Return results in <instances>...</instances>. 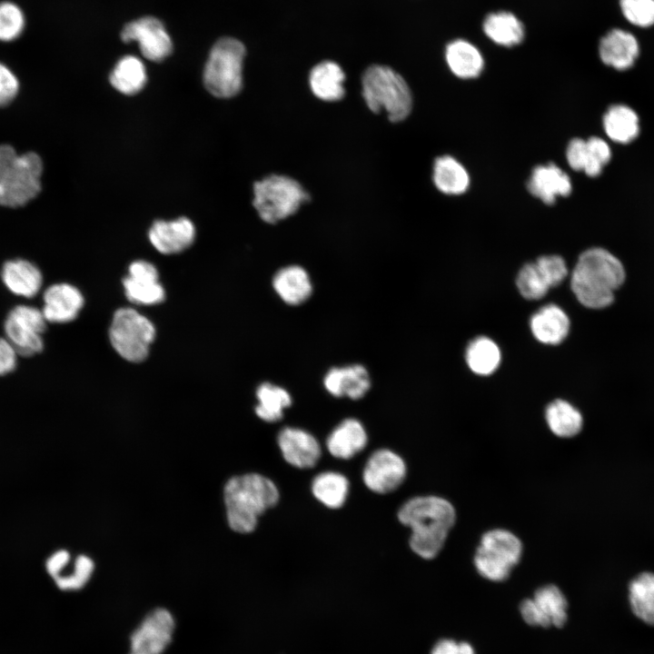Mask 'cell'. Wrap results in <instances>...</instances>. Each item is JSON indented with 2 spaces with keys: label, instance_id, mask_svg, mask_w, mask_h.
Segmentation results:
<instances>
[{
  "label": "cell",
  "instance_id": "obj_1",
  "mask_svg": "<svg viewBox=\"0 0 654 654\" xmlns=\"http://www.w3.org/2000/svg\"><path fill=\"white\" fill-rule=\"evenodd\" d=\"M399 520L411 530L409 544L425 560L435 558L442 550L456 521L453 505L439 496H417L408 500L398 511Z\"/></svg>",
  "mask_w": 654,
  "mask_h": 654
},
{
  "label": "cell",
  "instance_id": "obj_2",
  "mask_svg": "<svg viewBox=\"0 0 654 654\" xmlns=\"http://www.w3.org/2000/svg\"><path fill=\"white\" fill-rule=\"evenodd\" d=\"M624 279V268L613 254L602 248H590L580 255L570 287L582 305L602 309L613 302L614 292Z\"/></svg>",
  "mask_w": 654,
  "mask_h": 654
},
{
  "label": "cell",
  "instance_id": "obj_3",
  "mask_svg": "<svg viewBox=\"0 0 654 654\" xmlns=\"http://www.w3.org/2000/svg\"><path fill=\"white\" fill-rule=\"evenodd\" d=\"M279 500L275 484L268 478L248 473L231 478L224 487V502L230 528L239 533L254 530L257 519Z\"/></svg>",
  "mask_w": 654,
  "mask_h": 654
},
{
  "label": "cell",
  "instance_id": "obj_4",
  "mask_svg": "<svg viewBox=\"0 0 654 654\" xmlns=\"http://www.w3.org/2000/svg\"><path fill=\"white\" fill-rule=\"evenodd\" d=\"M43 163L33 152L17 154L0 145V205L16 208L28 203L41 191Z\"/></svg>",
  "mask_w": 654,
  "mask_h": 654
},
{
  "label": "cell",
  "instance_id": "obj_5",
  "mask_svg": "<svg viewBox=\"0 0 654 654\" xmlns=\"http://www.w3.org/2000/svg\"><path fill=\"white\" fill-rule=\"evenodd\" d=\"M362 96L372 112L386 111L391 122L404 120L411 111L412 97L407 83L385 65L374 64L366 69L362 75Z\"/></svg>",
  "mask_w": 654,
  "mask_h": 654
},
{
  "label": "cell",
  "instance_id": "obj_6",
  "mask_svg": "<svg viewBox=\"0 0 654 654\" xmlns=\"http://www.w3.org/2000/svg\"><path fill=\"white\" fill-rule=\"evenodd\" d=\"M245 47L232 37L219 39L213 46L203 70L207 91L218 98L236 95L243 86Z\"/></svg>",
  "mask_w": 654,
  "mask_h": 654
},
{
  "label": "cell",
  "instance_id": "obj_7",
  "mask_svg": "<svg viewBox=\"0 0 654 654\" xmlns=\"http://www.w3.org/2000/svg\"><path fill=\"white\" fill-rule=\"evenodd\" d=\"M522 552V542L514 533L504 529H494L481 536L473 564L484 579L501 582L510 577L520 562Z\"/></svg>",
  "mask_w": 654,
  "mask_h": 654
},
{
  "label": "cell",
  "instance_id": "obj_8",
  "mask_svg": "<svg viewBox=\"0 0 654 654\" xmlns=\"http://www.w3.org/2000/svg\"><path fill=\"white\" fill-rule=\"evenodd\" d=\"M253 206L262 220L275 223L297 212L310 199L300 183L284 175H270L253 186Z\"/></svg>",
  "mask_w": 654,
  "mask_h": 654
},
{
  "label": "cell",
  "instance_id": "obj_9",
  "mask_svg": "<svg viewBox=\"0 0 654 654\" xmlns=\"http://www.w3.org/2000/svg\"><path fill=\"white\" fill-rule=\"evenodd\" d=\"M155 336L154 324L132 308H121L113 317L109 337L118 354L132 362H143Z\"/></svg>",
  "mask_w": 654,
  "mask_h": 654
},
{
  "label": "cell",
  "instance_id": "obj_10",
  "mask_svg": "<svg viewBox=\"0 0 654 654\" xmlns=\"http://www.w3.org/2000/svg\"><path fill=\"white\" fill-rule=\"evenodd\" d=\"M46 322L42 310L30 305H17L8 312L5 320V338L18 355L34 356L44 349L43 334Z\"/></svg>",
  "mask_w": 654,
  "mask_h": 654
},
{
  "label": "cell",
  "instance_id": "obj_11",
  "mask_svg": "<svg viewBox=\"0 0 654 654\" xmlns=\"http://www.w3.org/2000/svg\"><path fill=\"white\" fill-rule=\"evenodd\" d=\"M522 619L530 626L562 628L568 619V601L559 587L547 584L538 588L532 598L519 607Z\"/></svg>",
  "mask_w": 654,
  "mask_h": 654
},
{
  "label": "cell",
  "instance_id": "obj_12",
  "mask_svg": "<svg viewBox=\"0 0 654 654\" xmlns=\"http://www.w3.org/2000/svg\"><path fill=\"white\" fill-rule=\"evenodd\" d=\"M174 619L166 609L149 612L130 637L128 654H162L172 641Z\"/></svg>",
  "mask_w": 654,
  "mask_h": 654
},
{
  "label": "cell",
  "instance_id": "obj_13",
  "mask_svg": "<svg viewBox=\"0 0 654 654\" xmlns=\"http://www.w3.org/2000/svg\"><path fill=\"white\" fill-rule=\"evenodd\" d=\"M121 38L125 43L137 41L143 55L154 62L163 61L173 51L172 40L163 23L153 16L126 24L121 32Z\"/></svg>",
  "mask_w": 654,
  "mask_h": 654
},
{
  "label": "cell",
  "instance_id": "obj_14",
  "mask_svg": "<svg viewBox=\"0 0 654 654\" xmlns=\"http://www.w3.org/2000/svg\"><path fill=\"white\" fill-rule=\"evenodd\" d=\"M406 464L402 458L390 450H378L368 459L363 470V481L373 492L385 494L395 490L405 480Z\"/></svg>",
  "mask_w": 654,
  "mask_h": 654
},
{
  "label": "cell",
  "instance_id": "obj_15",
  "mask_svg": "<svg viewBox=\"0 0 654 654\" xmlns=\"http://www.w3.org/2000/svg\"><path fill=\"white\" fill-rule=\"evenodd\" d=\"M154 265L146 261H135L129 267V274L124 279L127 299L143 305L160 303L165 297L164 290L158 281Z\"/></svg>",
  "mask_w": 654,
  "mask_h": 654
},
{
  "label": "cell",
  "instance_id": "obj_16",
  "mask_svg": "<svg viewBox=\"0 0 654 654\" xmlns=\"http://www.w3.org/2000/svg\"><path fill=\"white\" fill-rule=\"evenodd\" d=\"M277 442L284 460L300 469L312 468L321 456L317 440L309 432L292 427L283 428Z\"/></svg>",
  "mask_w": 654,
  "mask_h": 654
},
{
  "label": "cell",
  "instance_id": "obj_17",
  "mask_svg": "<svg viewBox=\"0 0 654 654\" xmlns=\"http://www.w3.org/2000/svg\"><path fill=\"white\" fill-rule=\"evenodd\" d=\"M42 312L47 322L74 321L84 305L81 292L69 283H55L45 289Z\"/></svg>",
  "mask_w": 654,
  "mask_h": 654
},
{
  "label": "cell",
  "instance_id": "obj_18",
  "mask_svg": "<svg viewBox=\"0 0 654 654\" xmlns=\"http://www.w3.org/2000/svg\"><path fill=\"white\" fill-rule=\"evenodd\" d=\"M153 246L164 254H173L187 249L194 241L195 228L185 217L174 221H156L149 230Z\"/></svg>",
  "mask_w": 654,
  "mask_h": 654
},
{
  "label": "cell",
  "instance_id": "obj_19",
  "mask_svg": "<svg viewBox=\"0 0 654 654\" xmlns=\"http://www.w3.org/2000/svg\"><path fill=\"white\" fill-rule=\"evenodd\" d=\"M527 188L544 203L553 204L558 196H568L572 185L569 175L555 164L550 163L532 170Z\"/></svg>",
  "mask_w": 654,
  "mask_h": 654
},
{
  "label": "cell",
  "instance_id": "obj_20",
  "mask_svg": "<svg viewBox=\"0 0 654 654\" xmlns=\"http://www.w3.org/2000/svg\"><path fill=\"white\" fill-rule=\"evenodd\" d=\"M323 385L335 397L359 400L369 391L371 381L364 366L352 364L330 369L324 376Z\"/></svg>",
  "mask_w": 654,
  "mask_h": 654
},
{
  "label": "cell",
  "instance_id": "obj_21",
  "mask_svg": "<svg viewBox=\"0 0 654 654\" xmlns=\"http://www.w3.org/2000/svg\"><path fill=\"white\" fill-rule=\"evenodd\" d=\"M639 53L635 36L621 29H612L600 40L599 54L601 61L617 70L631 67Z\"/></svg>",
  "mask_w": 654,
  "mask_h": 654
},
{
  "label": "cell",
  "instance_id": "obj_22",
  "mask_svg": "<svg viewBox=\"0 0 654 654\" xmlns=\"http://www.w3.org/2000/svg\"><path fill=\"white\" fill-rule=\"evenodd\" d=\"M1 279L12 293L25 298L35 296L43 284L40 269L24 259L5 262L1 270Z\"/></svg>",
  "mask_w": 654,
  "mask_h": 654
},
{
  "label": "cell",
  "instance_id": "obj_23",
  "mask_svg": "<svg viewBox=\"0 0 654 654\" xmlns=\"http://www.w3.org/2000/svg\"><path fill=\"white\" fill-rule=\"evenodd\" d=\"M530 330L539 342L550 345L559 344L569 333L570 320L559 306L548 304L532 315Z\"/></svg>",
  "mask_w": 654,
  "mask_h": 654
},
{
  "label": "cell",
  "instance_id": "obj_24",
  "mask_svg": "<svg viewBox=\"0 0 654 654\" xmlns=\"http://www.w3.org/2000/svg\"><path fill=\"white\" fill-rule=\"evenodd\" d=\"M272 286L279 297L290 305L302 304L312 292L308 272L298 265L280 269L273 276Z\"/></svg>",
  "mask_w": 654,
  "mask_h": 654
},
{
  "label": "cell",
  "instance_id": "obj_25",
  "mask_svg": "<svg viewBox=\"0 0 654 654\" xmlns=\"http://www.w3.org/2000/svg\"><path fill=\"white\" fill-rule=\"evenodd\" d=\"M445 60L451 73L461 79L478 77L484 67L480 50L464 39H456L447 45Z\"/></svg>",
  "mask_w": 654,
  "mask_h": 654
},
{
  "label": "cell",
  "instance_id": "obj_26",
  "mask_svg": "<svg viewBox=\"0 0 654 654\" xmlns=\"http://www.w3.org/2000/svg\"><path fill=\"white\" fill-rule=\"evenodd\" d=\"M367 444L362 424L355 419L342 421L329 435L326 445L329 452L339 459H350Z\"/></svg>",
  "mask_w": 654,
  "mask_h": 654
},
{
  "label": "cell",
  "instance_id": "obj_27",
  "mask_svg": "<svg viewBox=\"0 0 654 654\" xmlns=\"http://www.w3.org/2000/svg\"><path fill=\"white\" fill-rule=\"evenodd\" d=\"M344 72L332 61H324L316 64L309 76L310 86L314 95L328 102L338 101L344 96Z\"/></svg>",
  "mask_w": 654,
  "mask_h": 654
},
{
  "label": "cell",
  "instance_id": "obj_28",
  "mask_svg": "<svg viewBox=\"0 0 654 654\" xmlns=\"http://www.w3.org/2000/svg\"><path fill=\"white\" fill-rule=\"evenodd\" d=\"M482 29L488 38L505 47L520 44L525 35L522 22L508 11L489 14L483 21Z\"/></svg>",
  "mask_w": 654,
  "mask_h": 654
},
{
  "label": "cell",
  "instance_id": "obj_29",
  "mask_svg": "<svg viewBox=\"0 0 654 654\" xmlns=\"http://www.w3.org/2000/svg\"><path fill=\"white\" fill-rule=\"evenodd\" d=\"M432 179L437 189L446 194H461L466 192L470 184L469 173L465 167L450 155L435 159Z\"/></svg>",
  "mask_w": 654,
  "mask_h": 654
},
{
  "label": "cell",
  "instance_id": "obj_30",
  "mask_svg": "<svg viewBox=\"0 0 654 654\" xmlns=\"http://www.w3.org/2000/svg\"><path fill=\"white\" fill-rule=\"evenodd\" d=\"M629 604L635 617L654 626V573L643 572L629 584Z\"/></svg>",
  "mask_w": 654,
  "mask_h": 654
},
{
  "label": "cell",
  "instance_id": "obj_31",
  "mask_svg": "<svg viewBox=\"0 0 654 654\" xmlns=\"http://www.w3.org/2000/svg\"><path fill=\"white\" fill-rule=\"evenodd\" d=\"M603 126L607 135L619 144L630 143L639 133L637 114L623 104H615L608 109L603 117Z\"/></svg>",
  "mask_w": 654,
  "mask_h": 654
},
{
  "label": "cell",
  "instance_id": "obj_32",
  "mask_svg": "<svg viewBox=\"0 0 654 654\" xmlns=\"http://www.w3.org/2000/svg\"><path fill=\"white\" fill-rule=\"evenodd\" d=\"M546 422L553 434L560 438H571L582 429L581 413L564 400L551 401L545 410Z\"/></svg>",
  "mask_w": 654,
  "mask_h": 654
},
{
  "label": "cell",
  "instance_id": "obj_33",
  "mask_svg": "<svg viewBox=\"0 0 654 654\" xmlns=\"http://www.w3.org/2000/svg\"><path fill=\"white\" fill-rule=\"evenodd\" d=\"M147 80L143 62L133 55L122 57L110 74V83L118 92L133 95L139 93Z\"/></svg>",
  "mask_w": 654,
  "mask_h": 654
},
{
  "label": "cell",
  "instance_id": "obj_34",
  "mask_svg": "<svg viewBox=\"0 0 654 654\" xmlns=\"http://www.w3.org/2000/svg\"><path fill=\"white\" fill-rule=\"evenodd\" d=\"M258 404L255 412L265 421L274 422L283 416V410L292 404L290 393L283 388L263 382L256 390Z\"/></svg>",
  "mask_w": 654,
  "mask_h": 654
},
{
  "label": "cell",
  "instance_id": "obj_35",
  "mask_svg": "<svg viewBox=\"0 0 654 654\" xmlns=\"http://www.w3.org/2000/svg\"><path fill=\"white\" fill-rule=\"evenodd\" d=\"M348 490V480L342 474L333 471L318 474L312 484L314 497L331 509H338L343 505Z\"/></svg>",
  "mask_w": 654,
  "mask_h": 654
},
{
  "label": "cell",
  "instance_id": "obj_36",
  "mask_svg": "<svg viewBox=\"0 0 654 654\" xmlns=\"http://www.w3.org/2000/svg\"><path fill=\"white\" fill-rule=\"evenodd\" d=\"M500 358L498 345L483 336L471 342L466 350L467 364L479 375H490L494 372L500 365Z\"/></svg>",
  "mask_w": 654,
  "mask_h": 654
},
{
  "label": "cell",
  "instance_id": "obj_37",
  "mask_svg": "<svg viewBox=\"0 0 654 654\" xmlns=\"http://www.w3.org/2000/svg\"><path fill=\"white\" fill-rule=\"evenodd\" d=\"M516 285L520 293L528 300L541 299L550 289L535 262L526 263L520 270Z\"/></svg>",
  "mask_w": 654,
  "mask_h": 654
},
{
  "label": "cell",
  "instance_id": "obj_38",
  "mask_svg": "<svg viewBox=\"0 0 654 654\" xmlns=\"http://www.w3.org/2000/svg\"><path fill=\"white\" fill-rule=\"evenodd\" d=\"M25 27V16L21 7L11 1L0 2V42L16 40Z\"/></svg>",
  "mask_w": 654,
  "mask_h": 654
},
{
  "label": "cell",
  "instance_id": "obj_39",
  "mask_svg": "<svg viewBox=\"0 0 654 654\" xmlns=\"http://www.w3.org/2000/svg\"><path fill=\"white\" fill-rule=\"evenodd\" d=\"M610 157L611 151L609 144L600 137H590L585 140L582 171L590 177H596L600 174Z\"/></svg>",
  "mask_w": 654,
  "mask_h": 654
},
{
  "label": "cell",
  "instance_id": "obj_40",
  "mask_svg": "<svg viewBox=\"0 0 654 654\" xmlns=\"http://www.w3.org/2000/svg\"><path fill=\"white\" fill-rule=\"evenodd\" d=\"M93 560L84 555H80L74 562L72 573L54 579L55 584L62 590H77L82 589L89 580L94 571Z\"/></svg>",
  "mask_w": 654,
  "mask_h": 654
},
{
  "label": "cell",
  "instance_id": "obj_41",
  "mask_svg": "<svg viewBox=\"0 0 654 654\" xmlns=\"http://www.w3.org/2000/svg\"><path fill=\"white\" fill-rule=\"evenodd\" d=\"M626 19L640 27L654 25V0H619Z\"/></svg>",
  "mask_w": 654,
  "mask_h": 654
},
{
  "label": "cell",
  "instance_id": "obj_42",
  "mask_svg": "<svg viewBox=\"0 0 654 654\" xmlns=\"http://www.w3.org/2000/svg\"><path fill=\"white\" fill-rule=\"evenodd\" d=\"M535 263L550 288L558 286L568 274L565 261L559 255L540 256Z\"/></svg>",
  "mask_w": 654,
  "mask_h": 654
},
{
  "label": "cell",
  "instance_id": "obj_43",
  "mask_svg": "<svg viewBox=\"0 0 654 654\" xmlns=\"http://www.w3.org/2000/svg\"><path fill=\"white\" fill-rule=\"evenodd\" d=\"M19 90V82L15 74L0 62V107L10 104Z\"/></svg>",
  "mask_w": 654,
  "mask_h": 654
},
{
  "label": "cell",
  "instance_id": "obj_44",
  "mask_svg": "<svg viewBox=\"0 0 654 654\" xmlns=\"http://www.w3.org/2000/svg\"><path fill=\"white\" fill-rule=\"evenodd\" d=\"M430 654H476L473 647L466 641H456L452 639L438 640Z\"/></svg>",
  "mask_w": 654,
  "mask_h": 654
},
{
  "label": "cell",
  "instance_id": "obj_45",
  "mask_svg": "<svg viewBox=\"0 0 654 654\" xmlns=\"http://www.w3.org/2000/svg\"><path fill=\"white\" fill-rule=\"evenodd\" d=\"M18 353L5 337H0V376L12 372L17 363Z\"/></svg>",
  "mask_w": 654,
  "mask_h": 654
},
{
  "label": "cell",
  "instance_id": "obj_46",
  "mask_svg": "<svg viewBox=\"0 0 654 654\" xmlns=\"http://www.w3.org/2000/svg\"><path fill=\"white\" fill-rule=\"evenodd\" d=\"M584 148L585 140L581 138L570 140L567 146L566 158L569 165L575 171H582Z\"/></svg>",
  "mask_w": 654,
  "mask_h": 654
},
{
  "label": "cell",
  "instance_id": "obj_47",
  "mask_svg": "<svg viewBox=\"0 0 654 654\" xmlns=\"http://www.w3.org/2000/svg\"><path fill=\"white\" fill-rule=\"evenodd\" d=\"M70 560V554L66 550H59L54 553L46 561V570L49 575L55 579L66 567Z\"/></svg>",
  "mask_w": 654,
  "mask_h": 654
}]
</instances>
